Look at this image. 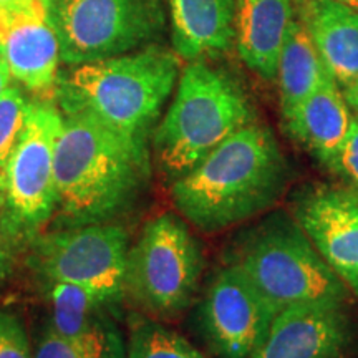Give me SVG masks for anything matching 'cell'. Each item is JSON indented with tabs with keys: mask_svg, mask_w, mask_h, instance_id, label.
Returning a JSON list of instances; mask_svg holds the SVG:
<instances>
[{
	"mask_svg": "<svg viewBox=\"0 0 358 358\" xmlns=\"http://www.w3.org/2000/svg\"><path fill=\"white\" fill-rule=\"evenodd\" d=\"M294 19L292 0H236V48L245 66L262 80H275Z\"/></svg>",
	"mask_w": 358,
	"mask_h": 358,
	"instance_id": "obj_15",
	"label": "cell"
},
{
	"mask_svg": "<svg viewBox=\"0 0 358 358\" xmlns=\"http://www.w3.org/2000/svg\"><path fill=\"white\" fill-rule=\"evenodd\" d=\"M282 116L310 96L327 78H332L322 64L315 45L301 20L295 17L277 65Z\"/></svg>",
	"mask_w": 358,
	"mask_h": 358,
	"instance_id": "obj_18",
	"label": "cell"
},
{
	"mask_svg": "<svg viewBox=\"0 0 358 358\" xmlns=\"http://www.w3.org/2000/svg\"><path fill=\"white\" fill-rule=\"evenodd\" d=\"M250 358H358V327L347 302L285 308Z\"/></svg>",
	"mask_w": 358,
	"mask_h": 358,
	"instance_id": "obj_12",
	"label": "cell"
},
{
	"mask_svg": "<svg viewBox=\"0 0 358 358\" xmlns=\"http://www.w3.org/2000/svg\"><path fill=\"white\" fill-rule=\"evenodd\" d=\"M52 329L69 340H85L113 329L105 319L108 307L92 292L66 282H52Z\"/></svg>",
	"mask_w": 358,
	"mask_h": 358,
	"instance_id": "obj_19",
	"label": "cell"
},
{
	"mask_svg": "<svg viewBox=\"0 0 358 358\" xmlns=\"http://www.w3.org/2000/svg\"><path fill=\"white\" fill-rule=\"evenodd\" d=\"M325 70L340 90L358 78V12L337 0H292Z\"/></svg>",
	"mask_w": 358,
	"mask_h": 358,
	"instance_id": "obj_14",
	"label": "cell"
},
{
	"mask_svg": "<svg viewBox=\"0 0 358 358\" xmlns=\"http://www.w3.org/2000/svg\"><path fill=\"white\" fill-rule=\"evenodd\" d=\"M128 232L118 224L95 222L47 234L35 259L48 282L78 285L106 306L127 295Z\"/></svg>",
	"mask_w": 358,
	"mask_h": 358,
	"instance_id": "obj_9",
	"label": "cell"
},
{
	"mask_svg": "<svg viewBox=\"0 0 358 358\" xmlns=\"http://www.w3.org/2000/svg\"><path fill=\"white\" fill-rule=\"evenodd\" d=\"M337 2H342V3H345V6L352 7L353 10H357V12H358V0H337Z\"/></svg>",
	"mask_w": 358,
	"mask_h": 358,
	"instance_id": "obj_29",
	"label": "cell"
},
{
	"mask_svg": "<svg viewBox=\"0 0 358 358\" xmlns=\"http://www.w3.org/2000/svg\"><path fill=\"white\" fill-rule=\"evenodd\" d=\"M0 358H34L24 327L6 312H0Z\"/></svg>",
	"mask_w": 358,
	"mask_h": 358,
	"instance_id": "obj_24",
	"label": "cell"
},
{
	"mask_svg": "<svg viewBox=\"0 0 358 358\" xmlns=\"http://www.w3.org/2000/svg\"><path fill=\"white\" fill-rule=\"evenodd\" d=\"M289 178L274 133L252 122L174 179L171 198L185 221L206 234H217L272 211Z\"/></svg>",
	"mask_w": 358,
	"mask_h": 358,
	"instance_id": "obj_1",
	"label": "cell"
},
{
	"mask_svg": "<svg viewBox=\"0 0 358 358\" xmlns=\"http://www.w3.org/2000/svg\"><path fill=\"white\" fill-rule=\"evenodd\" d=\"M34 358H128L116 327L85 340H69L48 325L40 335Z\"/></svg>",
	"mask_w": 358,
	"mask_h": 358,
	"instance_id": "obj_21",
	"label": "cell"
},
{
	"mask_svg": "<svg viewBox=\"0 0 358 358\" xmlns=\"http://www.w3.org/2000/svg\"><path fill=\"white\" fill-rule=\"evenodd\" d=\"M227 264L274 307L348 302L345 285L327 266L292 214L268 211L237 236Z\"/></svg>",
	"mask_w": 358,
	"mask_h": 358,
	"instance_id": "obj_5",
	"label": "cell"
},
{
	"mask_svg": "<svg viewBox=\"0 0 358 358\" xmlns=\"http://www.w3.org/2000/svg\"><path fill=\"white\" fill-rule=\"evenodd\" d=\"M203 268V249L185 219L161 214L129 245L127 295L153 319H173L189 307Z\"/></svg>",
	"mask_w": 358,
	"mask_h": 358,
	"instance_id": "obj_6",
	"label": "cell"
},
{
	"mask_svg": "<svg viewBox=\"0 0 358 358\" xmlns=\"http://www.w3.org/2000/svg\"><path fill=\"white\" fill-rule=\"evenodd\" d=\"M10 69H8V64L6 60V55H3V47L2 42H0V96L6 93V90L10 87Z\"/></svg>",
	"mask_w": 358,
	"mask_h": 358,
	"instance_id": "obj_26",
	"label": "cell"
},
{
	"mask_svg": "<svg viewBox=\"0 0 358 358\" xmlns=\"http://www.w3.org/2000/svg\"><path fill=\"white\" fill-rule=\"evenodd\" d=\"M290 213L327 266L358 297V192L313 182L295 192Z\"/></svg>",
	"mask_w": 358,
	"mask_h": 358,
	"instance_id": "obj_11",
	"label": "cell"
},
{
	"mask_svg": "<svg viewBox=\"0 0 358 358\" xmlns=\"http://www.w3.org/2000/svg\"><path fill=\"white\" fill-rule=\"evenodd\" d=\"M55 179L57 206L66 221L73 226L105 222L145 189L150 179L148 145L88 116H64Z\"/></svg>",
	"mask_w": 358,
	"mask_h": 358,
	"instance_id": "obj_2",
	"label": "cell"
},
{
	"mask_svg": "<svg viewBox=\"0 0 358 358\" xmlns=\"http://www.w3.org/2000/svg\"><path fill=\"white\" fill-rule=\"evenodd\" d=\"M62 62L88 64L124 55L164 30L163 0H42Z\"/></svg>",
	"mask_w": 358,
	"mask_h": 358,
	"instance_id": "obj_7",
	"label": "cell"
},
{
	"mask_svg": "<svg viewBox=\"0 0 358 358\" xmlns=\"http://www.w3.org/2000/svg\"><path fill=\"white\" fill-rule=\"evenodd\" d=\"M127 355L128 358H206L182 335L148 317L133 319Z\"/></svg>",
	"mask_w": 358,
	"mask_h": 358,
	"instance_id": "obj_20",
	"label": "cell"
},
{
	"mask_svg": "<svg viewBox=\"0 0 358 358\" xmlns=\"http://www.w3.org/2000/svg\"><path fill=\"white\" fill-rule=\"evenodd\" d=\"M343 96H345L353 116H357L358 118V78L350 85V87L343 90Z\"/></svg>",
	"mask_w": 358,
	"mask_h": 358,
	"instance_id": "obj_27",
	"label": "cell"
},
{
	"mask_svg": "<svg viewBox=\"0 0 358 358\" xmlns=\"http://www.w3.org/2000/svg\"><path fill=\"white\" fill-rule=\"evenodd\" d=\"M277 315L231 264L217 268L198 303V329L216 358H250Z\"/></svg>",
	"mask_w": 358,
	"mask_h": 358,
	"instance_id": "obj_10",
	"label": "cell"
},
{
	"mask_svg": "<svg viewBox=\"0 0 358 358\" xmlns=\"http://www.w3.org/2000/svg\"><path fill=\"white\" fill-rule=\"evenodd\" d=\"M7 268H8V256H7L6 249H3L2 243H0V277L6 274Z\"/></svg>",
	"mask_w": 358,
	"mask_h": 358,
	"instance_id": "obj_28",
	"label": "cell"
},
{
	"mask_svg": "<svg viewBox=\"0 0 358 358\" xmlns=\"http://www.w3.org/2000/svg\"><path fill=\"white\" fill-rule=\"evenodd\" d=\"M12 77L40 96L50 100L60 78V43L45 8L12 17L2 40Z\"/></svg>",
	"mask_w": 358,
	"mask_h": 358,
	"instance_id": "obj_13",
	"label": "cell"
},
{
	"mask_svg": "<svg viewBox=\"0 0 358 358\" xmlns=\"http://www.w3.org/2000/svg\"><path fill=\"white\" fill-rule=\"evenodd\" d=\"M352 120L353 113L343 92L332 78H327L284 122L295 140L325 166L342 146Z\"/></svg>",
	"mask_w": 358,
	"mask_h": 358,
	"instance_id": "obj_17",
	"label": "cell"
},
{
	"mask_svg": "<svg viewBox=\"0 0 358 358\" xmlns=\"http://www.w3.org/2000/svg\"><path fill=\"white\" fill-rule=\"evenodd\" d=\"M173 47L186 62L227 52L236 42V0H168Z\"/></svg>",
	"mask_w": 358,
	"mask_h": 358,
	"instance_id": "obj_16",
	"label": "cell"
},
{
	"mask_svg": "<svg viewBox=\"0 0 358 358\" xmlns=\"http://www.w3.org/2000/svg\"><path fill=\"white\" fill-rule=\"evenodd\" d=\"M62 123L64 116L50 100L30 101L0 187L3 213L13 232L32 234L57 208L55 151Z\"/></svg>",
	"mask_w": 358,
	"mask_h": 358,
	"instance_id": "obj_8",
	"label": "cell"
},
{
	"mask_svg": "<svg viewBox=\"0 0 358 358\" xmlns=\"http://www.w3.org/2000/svg\"><path fill=\"white\" fill-rule=\"evenodd\" d=\"M325 168L334 173L343 186L358 192V118L353 116L342 146L332 158L325 163Z\"/></svg>",
	"mask_w": 358,
	"mask_h": 358,
	"instance_id": "obj_23",
	"label": "cell"
},
{
	"mask_svg": "<svg viewBox=\"0 0 358 358\" xmlns=\"http://www.w3.org/2000/svg\"><path fill=\"white\" fill-rule=\"evenodd\" d=\"M252 122V103L239 80L204 58L192 60L179 73L171 106L155 129L156 164L174 181Z\"/></svg>",
	"mask_w": 358,
	"mask_h": 358,
	"instance_id": "obj_4",
	"label": "cell"
},
{
	"mask_svg": "<svg viewBox=\"0 0 358 358\" xmlns=\"http://www.w3.org/2000/svg\"><path fill=\"white\" fill-rule=\"evenodd\" d=\"M181 62L163 47L88 62L60 75L55 96L64 116H88L129 140L146 143L176 87Z\"/></svg>",
	"mask_w": 358,
	"mask_h": 358,
	"instance_id": "obj_3",
	"label": "cell"
},
{
	"mask_svg": "<svg viewBox=\"0 0 358 358\" xmlns=\"http://www.w3.org/2000/svg\"><path fill=\"white\" fill-rule=\"evenodd\" d=\"M43 8L42 0H0V12L7 17L25 15V13H34Z\"/></svg>",
	"mask_w": 358,
	"mask_h": 358,
	"instance_id": "obj_25",
	"label": "cell"
},
{
	"mask_svg": "<svg viewBox=\"0 0 358 358\" xmlns=\"http://www.w3.org/2000/svg\"><path fill=\"white\" fill-rule=\"evenodd\" d=\"M30 101H27L17 87H8L0 96V187L13 148L24 129Z\"/></svg>",
	"mask_w": 358,
	"mask_h": 358,
	"instance_id": "obj_22",
	"label": "cell"
}]
</instances>
